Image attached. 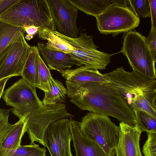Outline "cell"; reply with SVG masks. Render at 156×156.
<instances>
[{
  "instance_id": "obj_1",
  "label": "cell",
  "mask_w": 156,
  "mask_h": 156,
  "mask_svg": "<svg viewBox=\"0 0 156 156\" xmlns=\"http://www.w3.org/2000/svg\"><path fill=\"white\" fill-rule=\"evenodd\" d=\"M67 96L82 110L110 116L134 125L136 119L120 93L109 82L76 83L66 81Z\"/></svg>"
},
{
  "instance_id": "obj_2",
  "label": "cell",
  "mask_w": 156,
  "mask_h": 156,
  "mask_svg": "<svg viewBox=\"0 0 156 156\" xmlns=\"http://www.w3.org/2000/svg\"><path fill=\"white\" fill-rule=\"evenodd\" d=\"M104 74L133 111L141 110L156 118V80L146 78L133 69L126 71L122 67Z\"/></svg>"
},
{
  "instance_id": "obj_3",
  "label": "cell",
  "mask_w": 156,
  "mask_h": 156,
  "mask_svg": "<svg viewBox=\"0 0 156 156\" xmlns=\"http://www.w3.org/2000/svg\"><path fill=\"white\" fill-rule=\"evenodd\" d=\"M0 21L19 27L34 25L56 30L47 0H19L0 14Z\"/></svg>"
},
{
  "instance_id": "obj_4",
  "label": "cell",
  "mask_w": 156,
  "mask_h": 156,
  "mask_svg": "<svg viewBox=\"0 0 156 156\" xmlns=\"http://www.w3.org/2000/svg\"><path fill=\"white\" fill-rule=\"evenodd\" d=\"M80 125L86 137L98 144L107 156H115L119 127L108 116L90 112L82 118Z\"/></svg>"
},
{
  "instance_id": "obj_5",
  "label": "cell",
  "mask_w": 156,
  "mask_h": 156,
  "mask_svg": "<svg viewBox=\"0 0 156 156\" xmlns=\"http://www.w3.org/2000/svg\"><path fill=\"white\" fill-rule=\"evenodd\" d=\"M124 34L121 52L127 58L133 69L146 78L156 80V61L146 43V37L134 31Z\"/></svg>"
},
{
  "instance_id": "obj_6",
  "label": "cell",
  "mask_w": 156,
  "mask_h": 156,
  "mask_svg": "<svg viewBox=\"0 0 156 156\" xmlns=\"http://www.w3.org/2000/svg\"><path fill=\"white\" fill-rule=\"evenodd\" d=\"M2 98L6 105L12 107L11 112L23 120L44 105L37 94L36 87L22 78L4 91Z\"/></svg>"
},
{
  "instance_id": "obj_7",
  "label": "cell",
  "mask_w": 156,
  "mask_h": 156,
  "mask_svg": "<svg viewBox=\"0 0 156 156\" xmlns=\"http://www.w3.org/2000/svg\"><path fill=\"white\" fill-rule=\"evenodd\" d=\"M51 31L73 47V51L68 54L87 68L104 69L110 62L112 55L98 50L92 37L88 35L86 33H81L77 38H72L62 35L56 30Z\"/></svg>"
},
{
  "instance_id": "obj_8",
  "label": "cell",
  "mask_w": 156,
  "mask_h": 156,
  "mask_svg": "<svg viewBox=\"0 0 156 156\" xmlns=\"http://www.w3.org/2000/svg\"><path fill=\"white\" fill-rule=\"evenodd\" d=\"M73 117L67 112L65 104H44L23 121L26 124V132L28 133L30 144L36 141L45 147L44 136L48 126L59 119Z\"/></svg>"
},
{
  "instance_id": "obj_9",
  "label": "cell",
  "mask_w": 156,
  "mask_h": 156,
  "mask_svg": "<svg viewBox=\"0 0 156 156\" xmlns=\"http://www.w3.org/2000/svg\"><path fill=\"white\" fill-rule=\"evenodd\" d=\"M96 18L100 32L115 37L120 33L131 31L140 22V18L129 7L112 5Z\"/></svg>"
},
{
  "instance_id": "obj_10",
  "label": "cell",
  "mask_w": 156,
  "mask_h": 156,
  "mask_svg": "<svg viewBox=\"0 0 156 156\" xmlns=\"http://www.w3.org/2000/svg\"><path fill=\"white\" fill-rule=\"evenodd\" d=\"M31 47L23 33L18 40L5 48L0 55V80L21 76Z\"/></svg>"
},
{
  "instance_id": "obj_11",
  "label": "cell",
  "mask_w": 156,
  "mask_h": 156,
  "mask_svg": "<svg viewBox=\"0 0 156 156\" xmlns=\"http://www.w3.org/2000/svg\"><path fill=\"white\" fill-rule=\"evenodd\" d=\"M72 134L69 119L63 118L49 125L43 140L51 156H73L70 148Z\"/></svg>"
},
{
  "instance_id": "obj_12",
  "label": "cell",
  "mask_w": 156,
  "mask_h": 156,
  "mask_svg": "<svg viewBox=\"0 0 156 156\" xmlns=\"http://www.w3.org/2000/svg\"><path fill=\"white\" fill-rule=\"evenodd\" d=\"M57 30L67 37L76 38L78 9L69 0H47Z\"/></svg>"
},
{
  "instance_id": "obj_13",
  "label": "cell",
  "mask_w": 156,
  "mask_h": 156,
  "mask_svg": "<svg viewBox=\"0 0 156 156\" xmlns=\"http://www.w3.org/2000/svg\"><path fill=\"white\" fill-rule=\"evenodd\" d=\"M119 139L115 149L116 156H142L140 147L142 132L136 125L120 122Z\"/></svg>"
},
{
  "instance_id": "obj_14",
  "label": "cell",
  "mask_w": 156,
  "mask_h": 156,
  "mask_svg": "<svg viewBox=\"0 0 156 156\" xmlns=\"http://www.w3.org/2000/svg\"><path fill=\"white\" fill-rule=\"evenodd\" d=\"M69 120L76 156H107L98 144L83 135L81 130L80 122L72 118Z\"/></svg>"
},
{
  "instance_id": "obj_15",
  "label": "cell",
  "mask_w": 156,
  "mask_h": 156,
  "mask_svg": "<svg viewBox=\"0 0 156 156\" xmlns=\"http://www.w3.org/2000/svg\"><path fill=\"white\" fill-rule=\"evenodd\" d=\"M37 47L49 69L59 72L70 69L73 65L81 66L83 65L80 62L72 58L68 53L49 49L43 43L38 42Z\"/></svg>"
},
{
  "instance_id": "obj_16",
  "label": "cell",
  "mask_w": 156,
  "mask_h": 156,
  "mask_svg": "<svg viewBox=\"0 0 156 156\" xmlns=\"http://www.w3.org/2000/svg\"><path fill=\"white\" fill-rule=\"evenodd\" d=\"M66 81L82 83L108 82L104 75L98 70L87 68L85 66L75 69H68L59 72Z\"/></svg>"
},
{
  "instance_id": "obj_17",
  "label": "cell",
  "mask_w": 156,
  "mask_h": 156,
  "mask_svg": "<svg viewBox=\"0 0 156 156\" xmlns=\"http://www.w3.org/2000/svg\"><path fill=\"white\" fill-rule=\"evenodd\" d=\"M26 132V124L22 119L13 124L0 143V156H9L21 145V139Z\"/></svg>"
},
{
  "instance_id": "obj_18",
  "label": "cell",
  "mask_w": 156,
  "mask_h": 156,
  "mask_svg": "<svg viewBox=\"0 0 156 156\" xmlns=\"http://www.w3.org/2000/svg\"><path fill=\"white\" fill-rule=\"evenodd\" d=\"M37 46H31L21 76L31 86L37 88L38 78V55Z\"/></svg>"
},
{
  "instance_id": "obj_19",
  "label": "cell",
  "mask_w": 156,
  "mask_h": 156,
  "mask_svg": "<svg viewBox=\"0 0 156 156\" xmlns=\"http://www.w3.org/2000/svg\"><path fill=\"white\" fill-rule=\"evenodd\" d=\"M78 9L95 17L111 5L110 0H69Z\"/></svg>"
},
{
  "instance_id": "obj_20",
  "label": "cell",
  "mask_w": 156,
  "mask_h": 156,
  "mask_svg": "<svg viewBox=\"0 0 156 156\" xmlns=\"http://www.w3.org/2000/svg\"><path fill=\"white\" fill-rule=\"evenodd\" d=\"M38 32L41 39L48 41L45 45L49 49L66 53H71L73 51V47L70 44L51 30L39 28Z\"/></svg>"
},
{
  "instance_id": "obj_21",
  "label": "cell",
  "mask_w": 156,
  "mask_h": 156,
  "mask_svg": "<svg viewBox=\"0 0 156 156\" xmlns=\"http://www.w3.org/2000/svg\"><path fill=\"white\" fill-rule=\"evenodd\" d=\"M24 32L22 28L0 21V55L7 46L18 40Z\"/></svg>"
},
{
  "instance_id": "obj_22",
  "label": "cell",
  "mask_w": 156,
  "mask_h": 156,
  "mask_svg": "<svg viewBox=\"0 0 156 156\" xmlns=\"http://www.w3.org/2000/svg\"><path fill=\"white\" fill-rule=\"evenodd\" d=\"M44 93V97L42 101L44 105H54L66 102L67 89L61 82L53 78L50 90Z\"/></svg>"
},
{
  "instance_id": "obj_23",
  "label": "cell",
  "mask_w": 156,
  "mask_h": 156,
  "mask_svg": "<svg viewBox=\"0 0 156 156\" xmlns=\"http://www.w3.org/2000/svg\"><path fill=\"white\" fill-rule=\"evenodd\" d=\"M133 112L136 119L135 125L142 132L156 133V118L141 110L135 109Z\"/></svg>"
},
{
  "instance_id": "obj_24",
  "label": "cell",
  "mask_w": 156,
  "mask_h": 156,
  "mask_svg": "<svg viewBox=\"0 0 156 156\" xmlns=\"http://www.w3.org/2000/svg\"><path fill=\"white\" fill-rule=\"evenodd\" d=\"M38 78L37 88L44 92L50 90L52 79L53 78L49 69L48 68L40 56L38 55Z\"/></svg>"
},
{
  "instance_id": "obj_25",
  "label": "cell",
  "mask_w": 156,
  "mask_h": 156,
  "mask_svg": "<svg viewBox=\"0 0 156 156\" xmlns=\"http://www.w3.org/2000/svg\"><path fill=\"white\" fill-rule=\"evenodd\" d=\"M46 150L35 144L20 145L9 156H46Z\"/></svg>"
},
{
  "instance_id": "obj_26",
  "label": "cell",
  "mask_w": 156,
  "mask_h": 156,
  "mask_svg": "<svg viewBox=\"0 0 156 156\" xmlns=\"http://www.w3.org/2000/svg\"><path fill=\"white\" fill-rule=\"evenodd\" d=\"M130 9L139 18L151 17L148 0H129Z\"/></svg>"
},
{
  "instance_id": "obj_27",
  "label": "cell",
  "mask_w": 156,
  "mask_h": 156,
  "mask_svg": "<svg viewBox=\"0 0 156 156\" xmlns=\"http://www.w3.org/2000/svg\"><path fill=\"white\" fill-rule=\"evenodd\" d=\"M11 109H0V143L13 126L8 121Z\"/></svg>"
},
{
  "instance_id": "obj_28",
  "label": "cell",
  "mask_w": 156,
  "mask_h": 156,
  "mask_svg": "<svg viewBox=\"0 0 156 156\" xmlns=\"http://www.w3.org/2000/svg\"><path fill=\"white\" fill-rule=\"evenodd\" d=\"M147 139L143 146L144 156H156V133L146 132Z\"/></svg>"
},
{
  "instance_id": "obj_29",
  "label": "cell",
  "mask_w": 156,
  "mask_h": 156,
  "mask_svg": "<svg viewBox=\"0 0 156 156\" xmlns=\"http://www.w3.org/2000/svg\"><path fill=\"white\" fill-rule=\"evenodd\" d=\"M145 41L153 57L156 62V30L151 28L149 36L145 39Z\"/></svg>"
},
{
  "instance_id": "obj_30",
  "label": "cell",
  "mask_w": 156,
  "mask_h": 156,
  "mask_svg": "<svg viewBox=\"0 0 156 156\" xmlns=\"http://www.w3.org/2000/svg\"><path fill=\"white\" fill-rule=\"evenodd\" d=\"M151 10V28L156 30V0H148Z\"/></svg>"
},
{
  "instance_id": "obj_31",
  "label": "cell",
  "mask_w": 156,
  "mask_h": 156,
  "mask_svg": "<svg viewBox=\"0 0 156 156\" xmlns=\"http://www.w3.org/2000/svg\"><path fill=\"white\" fill-rule=\"evenodd\" d=\"M18 1L19 0H0V14Z\"/></svg>"
},
{
  "instance_id": "obj_32",
  "label": "cell",
  "mask_w": 156,
  "mask_h": 156,
  "mask_svg": "<svg viewBox=\"0 0 156 156\" xmlns=\"http://www.w3.org/2000/svg\"><path fill=\"white\" fill-rule=\"evenodd\" d=\"M39 28L34 25L25 26L23 28L27 34L33 37L38 31Z\"/></svg>"
},
{
  "instance_id": "obj_33",
  "label": "cell",
  "mask_w": 156,
  "mask_h": 156,
  "mask_svg": "<svg viewBox=\"0 0 156 156\" xmlns=\"http://www.w3.org/2000/svg\"><path fill=\"white\" fill-rule=\"evenodd\" d=\"M112 5L123 7H127L129 0H110Z\"/></svg>"
},
{
  "instance_id": "obj_34",
  "label": "cell",
  "mask_w": 156,
  "mask_h": 156,
  "mask_svg": "<svg viewBox=\"0 0 156 156\" xmlns=\"http://www.w3.org/2000/svg\"><path fill=\"white\" fill-rule=\"evenodd\" d=\"M10 77H7L0 80V99L4 92L6 83Z\"/></svg>"
}]
</instances>
